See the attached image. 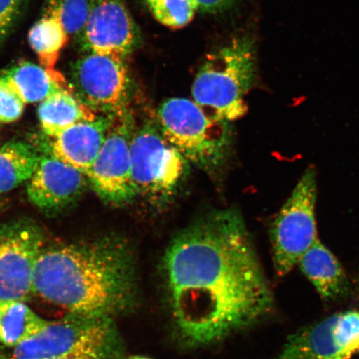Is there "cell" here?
I'll use <instances>...</instances> for the list:
<instances>
[{"label": "cell", "mask_w": 359, "mask_h": 359, "mask_svg": "<svg viewBox=\"0 0 359 359\" xmlns=\"http://www.w3.org/2000/svg\"><path fill=\"white\" fill-rule=\"evenodd\" d=\"M163 273L170 320L187 346L221 342L273 311L271 287L234 210L206 215L175 236Z\"/></svg>", "instance_id": "1"}, {"label": "cell", "mask_w": 359, "mask_h": 359, "mask_svg": "<svg viewBox=\"0 0 359 359\" xmlns=\"http://www.w3.org/2000/svg\"><path fill=\"white\" fill-rule=\"evenodd\" d=\"M34 289L67 313L115 320L137 304L133 247L116 236L46 243L35 264Z\"/></svg>", "instance_id": "2"}, {"label": "cell", "mask_w": 359, "mask_h": 359, "mask_svg": "<svg viewBox=\"0 0 359 359\" xmlns=\"http://www.w3.org/2000/svg\"><path fill=\"white\" fill-rule=\"evenodd\" d=\"M255 78L253 40L236 38L206 57L192 85V97L206 114L231 123L245 115V97Z\"/></svg>", "instance_id": "3"}, {"label": "cell", "mask_w": 359, "mask_h": 359, "mask_svg": "<svg viewBox=\"0 0 359 359\" xmlns=\"http://www.w3.org/2000/svg\"><path fill=\"white\" fill-rule=\"evenodd\" d=\"M157 118L163 136L188 163L212 176L224 167L231 148L230 123L215 119L182 97L165 101Z\"/></svg>", "instance_id": "4"}, {"label": "cell", "mask_w": 359, "mask_h": 359, "mask_svg": "<svg viewBox=\"0 0 359 359\" xmlns=\"http://www.w3.org/2000/svg\"><path fill=\"white\" fill-rule=\"evenodd\" d=\"M123 348V339L114 318L67 313L17 346L0 345V359H48L87 350Z\"/></svg>", "instance_id": "5"}, {"label": "cell", "mask_w": 359, "mask_h": 359, "mask_svg": "<svg viewBox=\"0 0 359 359\" xmlns=\"http://www.w3.org/2000/svg\"><path fill=\"white\" fill-rule=\"evenodd\" d=\"M132 177L138 196L163 204L186 177L188 161L163 136L157 123L136 128L131 143Z\"/></svg>", "instance_id": "6"}, {"label": "cell", "mask_w": 359, "mask_h": 359, "mask_svg": "<svg viewBox=\"0 0 359 359\" xmlns=\"http://www.w3.org/2000/svg\"><path fill=\"white\" fill-rule=\"evenodd\" d=\"M316 200V172L309 168L282 206L269 232L273 267L279 277L288 275L318 239Z\"/></svg>", "instance_id": "7"}, {"label": "cell", "mask_w": 359, "mask_h": 359, "mask_svg": "<svg viewBox=\"0 0 359 359\" xmlns=\"http://www.w3.org/2000/svg\"><path fill=\"white\" fill-rule=\"evenodd\" d=\"M74 94L88 109L116 115L129 109L133 82L122 57L87 53L71 69Z\"/></svg>", "instance_id": "8"}, {"label": "cell", "mask_w": 359, "mask_h": 359, "mask_svg": "<svg viewBox=\"0 0 359 359\" xmlns=\"http://www.w3.org/2000/svg\"><path fill=\"white\" fill-rule=\"evenodd\" d=\"M136 121L129 109L114 115L109 133L87 177L107 204L123 205L138 196L132 177L131 143Z\"/></svg>", "instance_id": "9"}, {"label": "cell", "mask_w": 359, "mask_h": 359, "mask_svg": "<svg viewBox=\"0 0 359 359\" xmlns=\"http://www.w3.org/2000/svg\"><path fill=\"white\" fill-rule=\"evenodd\" d=\"M47 243L42 228L29 219L0 224V299L27 302L34 297V272Z\"/></svg>", "instance_id": "10"}, {"label": "cell", "mask_w": 359, "mask_h": 359, "mask_svg": "<svg viewBox=\"0 0 359 359\" xmlns=\"http://www.w3.org/2000/svg\"><path fill=\"white\" fill-rule=\"evenodd\" d=\"M359 354V311L349 309L302 327L273 359H351Z\"/></svg>", "instance_id": "11"}, {"label": "cell", "mask_w": 359, "mask_h": 359, "mask_svg": "<svg viewBox=\"0 0 359 359\" xmlns=\"http://www.w3.org/2000/svg\"><path fill=\"white\" fill-rule=\"evenodd\" d=\"M88 2V20L80 36L83 50L127 60L140 46L142 37L124 0Z\"/></svg>", "instance_id": "12"}, {"label": "cell", "mask_w": 359, "mask_h": 359, "mask_svg": "<svg viewBox=\"0 0 359 359\" xmlns=\"http://www.w3.org/2000/svg\"><path fill=\"white\" fill-rule=\"evenodd\" d=\"M87 176L50 154L41 155L27 186L31 203L47 214L62 212L75 203L87 187Z\"/></svg>", "instance_id": "13"}, {"label": "cell", "mask_w": 359, "mask_h": 359, "mask_svg": "<svg viewBox=\"0 0 359 359\" xmlns=\"http://www.w3.org/2000/svg\"><path fill=\"white\" fill-rule=\"evenodd\" d=\"M114 118V115L100 114L93 120L72 126L52 138L49 154L87 176L105 142Z\"/></svg>", "instance_id": "14"}, {"label": "cell", "mask_w": 359, "mask_h": 359, "mask_svg": "<svg viewBox=\"0 0 359 359\" xmlns=\"http://www.w3.org/2000/svg\"><path fill=\"white\" fill-rule=\"evenodd\" d=\"M297 266L325 302H339L349 294L351 286L346 273L335 255L320 240L302 255Z\"/></svg>", "instance_id": "15"}, {"label": "cell", "mask_w": 359, "mask_h": 359, "mask_svg": "<svg viewBox=\"0 0 359 359\" xmlns=\"http://www.w3.org/2000/svg\"><path fill=\"white\" fill-rule=\"evenodd\" d=\"M0 76L19 93L26 104L41 102L64 89L74 93L71 84L55 69H46L30 62H18Z\"/></svg>", "instance_id": "16"}, {"label": "cell", "mask_w": 359, "mask_h": 359, "mask_svg": "<svg viewBox=\"0 0 359 359\" xmlns=\"http://www.w3.org/2000/svg\"><path fill=\"white\" fill-rule=\"evenodd\" d=\"M97 112L88 109L67 90L52 94L40 102L38 116L44 134L53 138L72 126L93 120Z\"/></svg>", "instance_id": "17"}, {"label": "cell", "mask_w": 359, "mask_h": 359, "mask_svg": "<svg viewBox=\"0 0 359 359\" xmlns=\"http://www.w3.org/2000/svg\"><path fill=\"white\" fill-rule=\"evenodd\" d=\"M50 323L25 302L0 299V345L3 346H17L41 333Z\"/></svg>", "instance_id": "18"}, {"label": "cell", "mask_w": 359, "mask_h": 359, "mask_svg": "<svg viewBox=\"0 0 359 359\" xmlns=\"http://www.w3.org/2000/svg\"><path fill=\"white\" fill-rule=\"evenodd\" d=\"M41 154L29 143L11 140L0 147V194L29 182L36 172Z\"/></svg>", "instance_id": "19"}, {"label": "cell", "mask_w": 359, "mask_h": 359, "mask_svg": "<svg viewBox=\"0 0 359 359\" xmlns=\"http://www.w3.org/2000/svg\"><path fill=\"white\" fill-rule=\"evenodd\" d=\"M69 39L64 27L55 18L44 15L35 22L29 33L31 48L38 56L41 66L55 69L62 49Z\"/></svg>", "instance_id": "20"}, {"label": "cell", "mask_w": 359, "mask_h": 359, "mask_svg": "<svg viewBox=\"0 0 359 359\" xmlns=\"http://www.w3.org/2000/svg\"><path fill=\"white\" fill-rule=\"evenodd\" d=\"M88 12V0H46L43 15L55 18L69 36L80 37L86 25Z\"/></svg>", "instance_id": "21"}, {"label": "cell", "mask_w": 359, "mask_h": 359, "mask_svg": "<svg viewBox=\"0 0 359 359\" xmlns=\"http://www.w3.org/2000/svg\"><path fill=\"white\" fill-rule=\"evenodd\" d=\"M156 20L168 28L182 29L198 12L193 0H146Z\"/></svg>", "instance_id": "22"}, {"label": "cell", "mask_w": 359, "mask_h": 359, "mask_svg": "<svg viewBox=\"0 0 359 359\" xmlns=\"http://www.w3.org/2000/svg\"><path fill=\"white\" fill-rule=\"evenodd\" d=\"M26 103L12 85L0 76V124H7L19 120Z\"/></svg>", "instance_id": "23"}, {"label": "cell", "mask_w": 359, "mask_h": 359, "mask_svg": "<svg viewBox=\"0 0 359 359\" xmlns=\"http://www.w3.org/2000/svg\"><path fill=\"white\" fill-rule=\"evenodd\" d=\"M26 0H0V45L19 21Z\"/></svg>", "instance_id": "24"}, {"label": "cell", "mask_w": 359, "mask_h": 359, "mask_svg": "<svg viewBox=\"0 0 359 359\" xmlns=\"http://www.w3.org/2000/svg\"><path fill=\"white\" fill-rule=\"evenodd\" d=\"M197 11L203 13H217L228 10L239 0H193Z\"/></svg>", "instance_id": "25"}, {"label": "cell", "mask_w": 359, "mask_h": 359, "mask_svg": "<svg viewBox=\"0 0 359 359\" xmlns=\"http://www.w3.org/2000/svg\"><path fill=\"white\" fill-rule=\"evenodd\" d=\"M8 202V199L4 198V197L0 196V214H1L4 212V210L7 208Z\"/></svg>", "instance_id": "26"}, {"label": "cell", "mask_w": 359, "mask_h": 359, "mask_svg": "<svg viewBox=\"0 0 359 359\" xmlns=\"http://www.w3.org/2000/svg\"><path fill=\"white\" fill-rule=\"evenodd\" d=\"M127 359H151V358H147V357H143V356H132V357L128 358Z\"/></svg>", "instance_id": "27"}]
</instances>
